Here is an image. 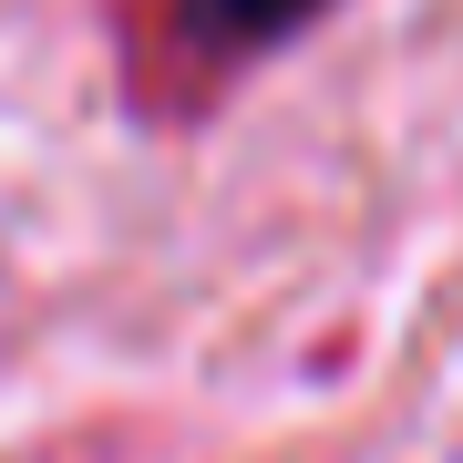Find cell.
<instances>
[{"label": "cell", "instance_id": "cell-1", "mask_svg": "<svg viewBox=\"0 0 463 463\" xmlns=\"http://www.w3.org/2000/svg\"><path fill=\"white\" fill-rule=\"evenodd\" d=\"M319 11H330V0H175L185 42H196L216 72L248 62V52H268V42H288L298 21H319Z\"/></svg>", "mask_w": 463, "mask_h": 463}]
</instances>
